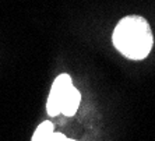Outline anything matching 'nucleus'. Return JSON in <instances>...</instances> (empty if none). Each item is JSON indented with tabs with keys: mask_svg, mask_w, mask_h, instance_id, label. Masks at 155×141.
Segmentation results:
<instances>
[{
	"mask_svg": "<svg viewBox=\"0 0 155 141\" xmlns=\"http://www.w3.org/2000/svg\"><path fill=\"white\" fill-rule=\"evenodd\" d=\"M115 48L131 60H143L152 49L154 36L150 24L141 15H127L115 27L112 35Z\"/></svg>",
	"mask_w": 155,
	"mask_h": 141,
	"instance_id": "f257e3e1",
	"label": "nucleus"
},
{
	"mask_svg": "<svg viewBox=\"0 0 155 141\" xmlns=\"http://www.w3.org/2000/svg\"><path fill=\"white\" fill-rule=\"evenodd\" d=\"M70 87H73V83L71 77L69 74H60L53 81L46 103V110L49 116H58L60 113L61 101H63V98H64L66 92L69 91Z\"/></svg>",
	"mask_w": 155,
	"mask_h": 141,
	"instance_id": "f03ea898",
	"label": "nucleus"
},
{
	"mask_svg": "<svg viewBox=\"0 0 155 141\" xmlns=\"http://www.w3.org/2000/svg\"><path fill=\"white\" fill-rule=\"evenodd\" d=\"M80 101H81V94L77 88L73 87L69 88V91L66 92L63 101H61V106H60V113H63L64 116L70 117L74 116V113L77 112V109L80 106Z\"/></svg>",
	"mask_w": 155,
	"mask_h": 141,
	"instance_id": "7ed1b4c3",
	"label": "nucleus"
},
{
	"mask_svg": "<svg viewBox=\"0 0 155 141\" xmlns=\"http://www.w3.org/2000/svg\"><path fill=\"white\" fill-rule=\"evenodd\" d=\"M52 136H53V124L46 120L38 126L31 141H51Z\"/></svg>",
	"mask_w": 155,
	"mask_h": 141,
	"instance_id": "20e7f679",
	"label": "nucleus"
},
{
	"mask_svg": "<svg viewBox=\"0 0 155 141\" xmlns=\"http://www.w3.org/2000/svg\"><path fill=\"white\" fill-rule=\"evenodd\" d=\"M51 141H76V140L67 138L64 134H61V133H53V136H52V140H51Z\"/></svg>",
	"mask_w": 155,
	"mask_h": 141,
	"instance_id": "39448f33",
	"label": "nucleus"
}]
</instances>
